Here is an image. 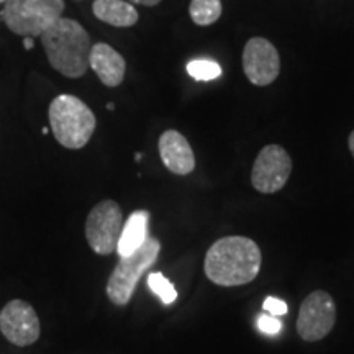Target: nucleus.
Listing matches in <instances>:
<instances>
[{"instance_id": "obj_24", "label": "nucleus", "mask_w": 354, "mask_h": 354, "mask_svg": "<svg viewBox=\"0 0 354 354\" xmlns=\"http://www.w3.org/2000/svg\"><path fill=\"white\" fill-rule=\"evenodd\" d=\"M7 2V0H0V3H6Z\"/></svg>"}, {"instance_id": "obj_18", "label": "nucleus", "mask_w": 354, "mask_h": 354, "mask_svg": "<svg viewBox=\"0 0 354 354\" xmlns=\"http://www.w3.org/2000/svg\"><path fill=\"white\" fill-rule=\"evenodd\" d=\"M258 328L266 335H277L282 330V323L277 317L272 315H259Z\"/></svg>"}, {"instance_id": "obj_8", "label": "nucleus", "mask_w": 354, "mask_h": 354, "mask_svg": "<svg viewBox=\"0 0 354 354\" xmlns=\"http://www.w3.org/2000/svg\"><path fill=\"white\" fill-rule=\"evenodd\" d=\"M292 174V159L279 145H268L261 149L251 171V184L261 194L279 192Z\"/></svg>"}, {"instance_id": "obj_14", "label": "nucleus", "mask_w": 354, "mask_h": 354, "mask_svg": "<svg viewBox=\"0 0 354 354\" xmlns=\"http://www.w3.org/2000/svg\"><path fill=\"white\" fill-rule=\"evenodd\" d=\"M92 12L104 24L112 26H133L138 21V10L125 0H95L92 3Z\"/></svg>"}, {"instance_id": "obj_22", "label": "nucleus", "mask_w": 354, "mask_h": 354, "mask_svg": "<svg viewBox=\"0 0 354 354\" xmlns=\"http://www.w3.org/2000/svg\"><path fill=\"white\" fill-rule=\"evenodd\" d=\"M348 145H349V151H351L353 158H354V130L351 135H349V140H348Z\"/></svg>"}, {"instance_id": "obj_21", "label": "nucleus", "mask_w": 354, "mask_h": 354, "mask_svg": "<svg viewBox=\"0 0 354 354\" xmlns=\"http://www.w3.org/2000/svg\"><path fill=\"white\" fill-rule=\"evenodd\" d=\"M24 46L26 48V50H32V48L35 46V39L33 38H25L24 39Z\"/></svg>"}, {"instance_id": "obj_16", "label": "nucleus", "mask_w": 354, "mask_h": 354, "mask_svg": "<svg viewBox=\"0 0 354 354\" xmlns=\"http://www.w3.org/2000/svg\"><path fill=\"white\" fill-rule=\"evenodd\" d=\"M187 73L196 81H214L221 76V68L212 59H194L187 64Z\"/></svg>"}, {"instance_id": "obj_11", "label": "nucleus", "mask_w": 354, "mask_h": 354, "mask_svg": "<svg viewBox=\"0 0 354 354\" xmlns=\"http://www.w3.org/2000/svg\"><path fill=\"white\" fill-rule=\"evenodd\" d=\"M159 156L165 166L177 176H187L196 169V156L183 133L166 130L158 143Z\"/></svg>"}, {"instance_id": "obj_1", "label": "nucleus", "mask_w": 354, "mask_h": 354, "mask_svg": "<svg viewBox=\"0 0 354 354\" xmlns=\"http://www.w3.org/2000/svg\"><path fill=\"white\" fill-rule=\"evenodd\" d=\"M263 256L251 238L225 236L210 246L205 256V276L221 287L245 286L259 274Z\"/></svg>"}, {"instance_id": "obj_17", "label": "nucleus", "mask_w": 354, "mask_h": 354, "mask_svg": "<svg viewBox=\"0 0 354 354\" xmlns=\"http://www.w3.org/2000/svg\"><path fill=\"white\" fill-rule=\"evenodd\" d=\"M148 287L161 299L162 304L169 305L177 299L176 287L171 284L161 272H153L148 276Z\"/></svg>"}, {"instance_id": "obj_23", "label": "nucleus", "mask_w": 354, "mask_h": 354, "mask_svg": "<svg viewBox=\"0 0 354 354\" xmlns=\"http://www.w3.org/2000/svg\"><path fill=\"white\" fill-rule=\"evenodd\" d=\"M107 109H109V110H115V105H113V104H109Z\"/></svg>"}, {"instance_id": "obj_20", "label": "nucleus", "mask_w": 354, "mask_h": 354, "mask_svg": "<svg viewBox=\"0 0 354 354\" xmlns=\"http://www.w3.org/2000/svg\"><path fill=\"white\" fill-rule=\"evenodd\" d=\"M133 3H138V6H145V7H154L158 6L161 0H130Z\"/></svg>"}, {"instance_id": "obj_12", "label": "nucleus", "mask_w": 354, "mask_h": 354, "mask_svg": "<svg viewBox=\"0 0 354 354\" xmlns=\"http://www.w3.org/2000/svg\"><path fill=\"white\" fill-rule=\"evenodd\" d=\"M88 68L97 74L100 82L107 87H118L123 82L127 63L118 51L107 43H95L91 48Z\"/></svg>"}, {"instance_id": "obj_10", "label": "nucleus", "mask_w": 354, "mask_h": 354, "mask_svg": "<svg viewBox=\"0 0 354 354\" xmlns=\"http://www.w3.org/2000/svg\"><path fill=\"white\" fill-rule=\"evenodd\" d=\"M243 71L248 81L254 86L272 84L281 71V57L276 46L266 38H251L243 51Z\"/></svg>"}, {"instance_id": "obj_5", "label": "nucleus", "mask_w": 354, "mask_h": 354, "mask_svg": "<svg viewBox=\"0 0 354 354\" xmlns=\"http://www.w3.org/2000/svg\"><path fill=\"white\" fill-rule=\"evenodd\" d=\"M161 243L156 238L148 236L145 245L135 253L122 256L107 282V295L115 305L125 307L130 302L141 276H145V272L156 263Z\"/></svg>"}, {"instance_id": "obj_13", "label": "nucleus", "mask_w": 354, "mask_h": 354, "mask_svg": "<svg viewBox=\"0 0 354 354\" xmlns=\"http://www.w3.org/2000/svg\"><path fill=\"white\" fill-rule=\"evenodd\" d=\"M148 221L149 214L146 210H136L128 216V220L123 223L117 246V253L120 258L135 253L138 248L145 245V241L148 240Z\"/></svg>"}, {"instance_id": "obj_15", "label": "nucleus", "mask_w": 354, "mask_h": 354, "mask_svg": "<svg viewBox=\"0 0 354 354\" xmlns=\"http://www.w3.org/2000/svg\"><path fill=\"white\" fill-rule=\"evenodd\" d=\"M221 10L220 0H192L189 7L190 19L198 26L214 25L221 17Z\"/></svg>"}, {"instance_id": "obj_3", "label": "nucleus", "mask_w": 354, "mask_h": 354, "mask_svg": "<svg viewBox=\"0 0 354 354\" xmlns=\"http://www.w3.org/2000/svg\"><path fill=\"white\" fill-rule=\"evenodd\" d=\"M50 127L57 143L68 149H81L95 131V115L76 95L61 94L48 110Z\"/></svg>"}, {"instance_id": "obj_6", "label": "nucleus", "mask_w": 354, "mask_h": 354, "mask_svg": "<svg viewBox=\"0 0 354 354\" xmlns=\"http://www.w3.org/2000/svg\"><path fill=\"white\" fill-rule=\"evenodd\" d=\"M123 228L122 209L115 201H102L88 212L86 238L97 254L109 256L117 251Z\"/></svg>"}, {"instance_id": "obj_9", "label": "nucleus", "mask_w": 354, "mask_h": 354, "mask_svg": "<svg viewBox=\"0 0 354 354\" xmlns=\"http://www.w3.org/2000/svg\"><path fill=\"white\" fill-rule=\"evenodd\" d=\"M0 331L15 346L25 348L38 342L41 326L35 308L25 300H10L0 312Z\"/></svg>"}, {"instance_id": "obj_2", "label": "nucleus", "mask_w": 354, "mask_h": 354, "mask_svg": "<svg viewBox=\"0 0 354 354\" xmlns=\"http://www.w3.org/2000/svg\"><path fill=\"white\" fill-rule=\"evenodd\" d=\"M39 38L53 69L69 79L82 77L87 73L92 43L79 21L61 17Z\"/></svg>"}, {"instance_id": "obj_19", "label": "nucleus", "mask_w": 354, "mask_h": 354, "mask_svg": "<svg viewBox=\"0 0 354 354\" xmlns=\"http://www.w3.org/2000/svg\"><path fill=\"white\" fill-rule=\"evenodd\" d=\"M263 307H264L266 312H268L269 315H272V317L286 315L287 310H289V307H287V304L284 302V300L276 299V297H266Z\"/></svg>"}, {"instance_id": "obj_4", "label": "nucleus", "mask_w": 354, "mask_h": 354, "mask_svg": "<svg viewBox=\"0 0 354 354\" xmlns=\"http://www.w3.org/2000/svg\"><path fill=\"white\" fill-rule=\"evenodd\" d=\"M64 0H7L0 19L12 33L37 38L63 17Z\"/></svg>"}, {"instance_id": "obj_7", "label": "nucleus", "mask_w": 354, "mask_h": 354, "mask_svg": "<svg viewBox=\"0 0 354 354\" xmlns=\"http://www.w3.org/2000/svg\"><path fill=\"white\" fill-rule=\"evenodd\" d=\"M336 305L328 292L315 290L300 305L297 333L304 342H318L335 326Z\"/></svg>"}]
</instances>
